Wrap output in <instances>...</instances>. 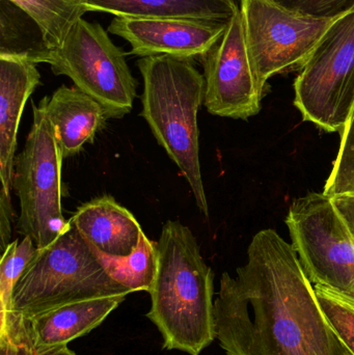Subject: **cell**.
<instances>
[{
    "mask_svg": "<svg viewBox=\"0 0 354 355\" xmlns=\"http://www.w3.org/2000/svg\"><path fill=\"white\" fill-rule=\"evenodd\" d=\"M214 320L227 355H347L297 252L272 229L254 236L236 277L222 273Z\"/></svg>",
    "mask_w": 354,
    "mask_h": 355,
    "instance_id": "1",
    "label": "cell"
},
{
    "mask_svg": "<svg viewBox=\"0 0 354 355\" xmlns=\"http://www.w3.org/2000/svg\"><path fill=\"white\" fill-rule=\"evenodd\" d=\"M157 250L145 316L161 334L166 349L201 355L216 340L213 271L191 230L179 221L164 223Z\"/></svg>",
    "mask_w": 354,
    "mask_h": 355,
    "instance_id": "2",
    "label": "cell"
},
{
    "mask_svg": "<svg viewBox=\"0 0 354 355\" xmlns=\"http://www.w3.org/2000/svg\"><path fill=\"white\" fill-rule=\"evenodd\" d=\"M143 79L141 116L188 182L197 208L209 217L200 162L197 114L205 98V79L189 58L170 55L141 58Z\"/></svg>",
    "mask_w": 354,
    "mask_h": 355,
    "instance_id": "3",
    "label": "cell"
},
{
    "mask_svg": "<svg viewBox=\"0 0 354 355\" xmlns=\"http://www.w3.org/2000/svg\"><path fill=\"white\" fill-rule=\"evenodd\" d=\"M130 290L112 279L99 256L70 227L43 250H37L19 279L12 295V317L0 329V340L10 337L37 315L82 300L128 296Z\"/></svg>",
    "mask_w": 354,
    "mask_h": 355,
    "instance_id": "4",
    "label": "cell"
},
{
    "mask_svg": "<svg viewBox=\"0 0 354 355\" xmlns=\"http://www.w3.org/2000/svg\"><path fill=\"white\" fill-rule=\"evenodd\" d=\"M33 122L16 157L12 188L20 200L17 232L39 250L48 248L70 227L62 215V152L45 108L33 105Z\"/></svg>",
    "mask_w": 354,
    "mask_h": 355,
    "instance_id": "5",
    "label": "cell"
},
{
    "mask_svg": "<svg viewBox=\"0 0 354 355\" xmlns=\"http://www.w3.org/2000/svg\"><path fill=\"white\" fill-rule=\"evenodd\" d=\"M294 93L305 122L342 132L354 110V10L328 27L301 67Z\"/></svg>",
    "mask_w": 354,
    "mask_h": 355,
    "instance_id": "6",
    "label": "cell"
},
{
    "mask_svg": "<svg viewBox=\"0 0 354 355\" xmlns=\"http://www.w3.org/2000/svg\"><path fill=\"white\" fill-rule=\"evenodd\" d=\"M126 55L101 25L82 17L62 45L52 50L48 64L53 74L69 77L75 87L99 102L108 119H122L132 110L139 85Z\"/></svg>",
    "mask_w": 354,
    "mask_h": 355,
    "instance_id": "7",
    "label": "cell"
},
{
    "mask_svg": "<svg viewBox=\"0 0 354 355\" xmlns=\"http://www.w3.org/2000/svg\"><path fill=\"white\" fill-rule=\"evenodd\" d=\"M286 225L312 284L354 300V238L332 196L311 192L297 198Z\"/></svg>",
    "mask_w": 354,
    "mask_h": 355,
    "instance_id": "8",
    "label": "cell"
},
{
    "mask_svg": "<svg viewBox=\"0 0 354 355\" xmlns=\"http://www.w3.org/2000/svg\"><path fill=\"white\" fill-rule=\"evenodd\" d=\"M249 62L258 89L268 79L301 69L336 19L316 18L276 0H240Z\"/></svg>",
    "mask_w": 354,
    "mask_h": 355,
    "instance_id": "9",
    "label": "cell"
},
{
    "mask_svg": "<svg viewBox=\"0 0 354 355\" xmlns=\"http://www.w3.org/2000/svg\"><path fill=\"white\" fill-rule=\"evenodd\" d=\"M201 60L205 79L204 105L209 114L247 120L260 112L263 94L258 89L249 62L240 10Z\"/></svg>",
    "mask_w": 354,
    "mask_h": 355,
    "instance_id": "10",
    "label": "cell"
},
{
    "mask_svg": "<svg viewBox=\"0 0 354 355\" xmlns=\"http://www.w3.org/2000/svg\"><path fill=\"white\" fill-rule=\"evenodd\" d=\"M229 23L193 19L116 17L107 31L128 42L130 55L202 58L224 35Z\"/></svg>",
    "mask_w": 354,
    "mask_h": 355,
    "instance_id": "11",
    "label": "cell"
},
{
    "mask_svg": "<svg viewBox=\"0 0 354 355\" xmlns=\"http://www.w3.org/2000/svg\"><path fill=\"white\" fill-rule=\"evenodd\" d=\"M126 297L94 298L54 309L24 321L6 340L25 346L35 355L47 354L91 333Z\"/></svg>",
    "mask_w": 354,
    "mask_h": 355,
    "instance_id": "12",
    "label": "cell"
},
{
    "mask_svg": "<svg viewBox=\"0 0 354 355\" xmlns=\"http://www.w3.org/2000/svg\"><path fill=\"white\" fill-rule=\"evenodd\" d=\"M39 85L37 64L0 56V196H10L21 116L27 100Z\"/></svg>",
    "mask_w": 354,
    "mask_h": 355,
    "instance_id": "13",
    "label": "cell"
},
{
    "mask_svg": "<svg viewBox=\"0 0 354 355\" xmlns=\"http://www.w3.org/2000/svg\"><path fill=\"white\" fill-rule=\"evenodd\" d=\"M70 223L99 256L106 258L129 256L143 233L134 215L110 196L81 205Z\"/></svg>",
    "mask_w": 354,
    "mask_h": 355,
    "instance_id": "14",
    "label": "cell"
},
{
    "mask_svg": "<svg viewBox=\"0 0 354 355\" xmlns=\"http://www.w3.org/2000/svg\"><path fill=\"white\" fill-rule=\"evenodd\" d=\"M39 103L45 108L64 158L80 153L108 120L103 106L76 87L62 85Z\"/></svg>",
    "mask_w": 354,
    "mask_h": 355,
    "instance_id": "15",
    "label": "cell"
},
{
    "mask_svg": "<svg viewBox=\"0 0 354 355\" xmlns=\"http://www.w3.org/2000/svg\"><path fill=\"white\" fill-rule=\"evenodd\" d=\"M89 12L139 19H193L229 23L240 8L235 0H87Z\"/></svg>",
    "mask_w": 354,
    "mask_h": 355,
    "instance_id": "16",
    "label": "cell"
},
{
    "mask_svg": "<svg viewBox=\"0 0 354 355\" xmlns=\"http://www.w3.org/2000/svg\"><path fill=\"white\" fill-rule=\"evenodd\" d=\"M52 49L37 21L12 0H0V56L49 64Z\"/></svg>",
    "mask_w": 354,
    "mask_h": 355,
    "instance_id": "17",
    "label": "cell"
},
{
    "mask_svg": "<svg viewBox=\"0 0 354 355\" xmlns=\"http://www.w3.org/2000/svg\"><path fill=\"white\" fill-rule=\"evenodd\" d=\"M99 258L110 277L130 290L131 293L137 291L149 293L157 273L158 250L157 242L150 240L145 233L141 236L134 252L129 256L124 258L99 256Z\"/></svg>",
    "mask_w": 354,
    "mask_h": 355,
    "instance_id": "18",
    "label": "cell"
},
{
    "mask_svg": "<svg viewBox=\"0 0 354 355\" xmlns=\"http://www.w3.org/2000/svg\"><path fill=\"white\" fill-rule=\"evenodd\" d=\"M41 26L52 50L62 45L70 29L82 18L87 0H12Z\"/></svg>",
    "mask_w": 354,
    "mask_h": 355,
    "instance_id": "19",
    "label": "cell"
},
{
    "mask_svg": "<svg viewBox=\"0 0 354 355\" xmlns=\"http://www.w3.org/2000/svg\"><path fill=\"white\" fill-rule=\"evenodd\" d=\"M39 248L30 237L22 241L10 242L2 252L0 262V329H3L12 317V295L15 287Z\"/></svg>",
    "mask_w": 354,
    "mask_h": 355,
    "instance_id": "20",
    "label": "cell"
},
{
    "mask_svg": "<svg viewBox=\"0 0 354 355\" xmlns=\"http://www.w3.org/2000/svg\"><path fill=\"white\" fill-rule=\"evenodd\" d=\"M340 135V148L324 189L332 198L354 196V110Z\"/></svg>",
    "mask_w": 354,
    "mask_h": 355,
    "instance_id": "21",
    "label": "cell"
},
{
    "mask_svg": "<svg viewBox=\"0 0 354 355\" xmlns=\"http://www.w3.org/2000/svg\"><path fill=\"white\" fill-rule=\"evenodd\" d=\"M320 306L347 355H354V306L347 298L322 286H314Z\"/></svg>",
    "mask_w": 354,
    "mask_h": 355,
    "instance_id": "22",
    "label": "cell"
},
{
    "mask_svg": "<svg viewBox=\"0 0 354 355\" xmlns=\"http://www.w3.org/2000/svg\"><path fill=\"white\" fill-rule=\"evenodd\" d=\"M285 8L316 18L337 19L353 12L354 0H276Z\"/></svg>",
    "mask_w": 354,
    "mask_h": 355,
    "instance_id": "23",
    "label": "cell"
},
{
    "mask_svg": "<svg viewBox=\"0 0 354 355\" xmlns=\"http://www.w3.org/2000/svg\"><path fill=\"white\" fill-rule=\"evenodd\" d=\"M333 200L346 221L354 238V196H334Z\"/></svg>",
    "mask_w": 354,
    "mask_h": 355,
    "instance_id": "24",
    "label": "cell"
},
{
    "mask_svg": "<svg viewBox=\"0 0 354 355\" xmlns=\"http://www.w3.org/2000/svg\"><path fill=\"white\" fill-rule=\"evenodd\" d=\"M0 355H35L28 348L12 342H0Z\"/></svg>",
    "mask_w": 354,
    "mask_h": 355,
    "instance_id": "25",
    "label": "cell"
},
{
    "mask_svg": "<svg viewBox=\"0 0 354 355\" xmlns=\"http://www.w3.org/2000/svg\"><path fill=\"white\" fill-rule=\"evenodd\" d=\"M43 355H77L69 349L68 346L64 347L57 348V349L51 350V352H47V354Z\"/></svg>",
    "mask_w": 354,
    "mask_h": 355,
    "instance_id": "26",
    "label": "cell"
},
{
    "mask_svg": "<svg viewBox=\"0 0 354 355\" xmlns=\"http://www.w3.org/2000/svg\"><path fill=\"white\" fill-rule=\"evenodd\" d=\"M342 296H343V295H342ZM344 297H345V296H344ZM345 298H347V297H345ZM347 300H349V302H351V304H353V306H354V300H349V298H347Z\"/></svg>",
    "mask_w": 354,
    "mask_h": 355,
    "instance_id": "27",
    "label": "cell"
}]
</instances>
